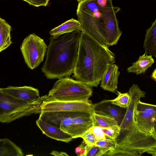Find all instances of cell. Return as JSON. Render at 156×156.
Masks as SVG:
<instances>
[{
    "label": "cell",
    "instance_id": "cell-1",
    "mask_svg": "<svg viewBox=\"0 0 156 156\" xmlns=\"http://www.w3.org/2000/svg\"><path fill=\"white\" fill-rule=\"evenodd\" d=\"M115 62V54L108 48L82 31L73 73L76 79L91 87H97L108 66Z\"/></svg>",
    "mask_w": 156,
    "mask_h": 156
},
{
    "label": "cell",
    "instance_id": "cell-2",
    "mask_svg": "<svg viewBox=\"0 0 156 156\" xmlns=\"http://www.w3.org/2000/svg\"><path fill=\"white\" fill-rule=\"evenodd\" d=\"M120 9L119 7L113 5L101 7L94 0H82L79 2L76 10L82 31L103 46L108 48L106 38L114 40L122 34L116 16Z\"/></svg>",
    "mask_w": 156,
    "mask_h": 156
},
{
    "label": "cell",
    "instance_id": "cell-3",
    "mask_svg": "<svg viewBox=\"0 0 156 156\" xmlns=\"http://www.w3.org/2000/svg\"><path fill=\"white\" fill-rule=\"evenodd\" d=\"M82 31L51 37L42 72L48 79H60L73 73Z\"/></svg>",
    "mask_w": 156,
    "mask_h": 156
},
{
    "label": "cell",
    "instance_id": "cell-4",
    "mask_svg": "<svg viewBox=\"0 0 156 156\" xmlns=\"http://www.w3.org/2000/svg\"><path fill=\"white\" fill-rule=\"evenodd\" d=\"M145 152L156 156V139L138 130L127 132L117 141L115 148L104 156H139Z\"/></svg>",
    "mask_w": 156,
    "mask_h": 156
},
{
    "label": "cell",
    "instance_id": "cell-5",
    "mask_svg": "<svg viewBox=\"0 0 156 156\" xmlns=\"http://www.w3.org/2000/svg\"><path fill=\"white\" fill-rule=\"evenodd\" d=\"M47 96L33 103L14 98L2 92L0 88V122L8 123L23 116L41 112V105Z\"/></svg>",
    "mask_w": 156,
    "mask_h": 156
},
{
    "label": "cell",
    "instance_id": "cell-6",
    "mask_svg": "<svg viewBox=\"0 0 156 156\" xmlns=\"http://www.w3.org/2000/svg\"><path fill=\"white\" fill-rule=\"evenodd\" d=\"M55 83L46 99L62 101H85L92 95L91 87L79 81L62 78Z\"/></svg>",
    "mask_w": 156,
    "mask_h": 156
},
{
    "label": "cell",
    "instance_id": "cell-7",
    "mask_svg": "<svg viewBox=\"0 0 156 156\" xmlns=\"http://www.w3.org/2000/svg\"><path fill=\"white\" fill-rule=\"evenodd\" d=\"M47 48L44 40L34 33L26 37L20 47L25 62L31 69L37 68L43 61Z\"/></svg>",
    "mask_w": 156,
    "mask_h": 156
},
{
    "label": "cell",
    "instance_id": "cell-8",
    "mask_svg": "<svg viewBox=\"0 0 156 156\" xmlns=\"http://www.w3.org/2000/svg\"><path fill=\"white\" fill-rule=\"evenodd\" d=\"M156 106L139 101L134 112V122L140 132L156 139Z\"/></svg>",
    "mask_w": 156,
    "mask_h": 156
},
{
    "label": "cell",
    "instance_id": "cell-9",
    "mask_svg": "<svg viewBox=\"0 0 156 156\" xmlns=\"http://www.w3.org/2000/svg\"><path fill=\"white\" fill-rule=\"evenodd\" d=\"M41 112L83 111L93 112V105L90 100L85 101H62L44 100L41 105Z\"/></svg>",
    "mask_w": 156,
    "mask_h": 156
},
{
    "label": "cell",
    "instance_id": "cell-10",
    "mask_svg": "<svg viewBox=\"0 0 156 156\" xmlns=\"http://www.w3.org/2000/svg\"><path fill=\"white\" fill-rule=\"evenodd\" d=\"M130 100L125 115L119 125L120 133L127 131L138 130L134 120V112L138 102L144 98L146 93L141 90L137 84H133L129 89Z\"/></svg>",
    "mask_w": 156,
    "mask_h": 156
},
{
    "label": "cell",
    "instance_id": "cell-11",
    "mask_svg": "<svg viewBox=\"0 0 156 156\" xmlns=\"http://www.w3.org/2000/svg\"><path fill=\"white\" fill-rule=\"evenodd\" d=\"M39 119L74 136L70 112H41Z\"/></svg>",
    "mask_w": 156,
    "mask_h": 156
},
{
    "label": "cell",
    "instance_id": "cell-12",
    "mask_svg": "<svg viewBox=\"0 0 156 156\" xmlns=\"http://www.w3.org/2000/svg\"><path fill=\"white\" fill-rule=\"evenodd\" d=\"M72 121L74 136L80 137L93 126V112L83 111L70 112Z\"/></svg>",
    "mask_w": 156,
    "mask_h": 156
},
{
    "label": "cell",
    "instance_id": "cell-13",
    "mask_svg": "<svg viewBox=\"0 0 156 156\" xmlns=\"http://www.w3.org/2000/svg\"><path fill=\"white\" fill-rule=\"evenodd\" d=\"M0 90L7 95L29 103L36 102L41 98L38 90L30 86H9L6 88H0Z\"/></svg>",
    "mask_w": 156,
    "mask_h": 156
},
{
    "label": "cell",
    "instance_id": "cell-14",
    "mask_svg": "<svg viewBox=\"0 0 156 156\" xmlns=\"http://www.w3.org/2000/svg\"><path fill=\"white\" fill-rule=\"evenodd\" d=\"M119 67L115 64L109 65L104 72L101 80V87L104 90L115 93L118 88L120 75Z\"/></svg>",
    "mask_w": 156,
    "mask_h": 156
},
{
    "label": "cell",
    "instance_id": "cell-15",
    "mask_svg": "<svg viewBox=\"0 0 156 156\" xmlns=\"http://www.w3.org/2000/svg\"><path fill=\"white\" fill-rule=\"evenodd\" d=\"M36 124L43 134L53 139L68 143L73 139L70 134L39 118L36 121Z\"/></svg>",
    "mask_w": 156,
    "mask_h": 156
},
{
    "label": "cell",
    "instance_id": "cell-16",
    "mask_svg": "<svg viewBox=\"0 0 156 156\" xmlns=\"http://www.w3.org/2000/svg\"><path fill=\"white\" fill-rule=\"evenodd\" d=\"M144 47L145 53L156 57V20L146 30Z\"/></svg>",
    "mask_w": 156,
    "mask_h": 156
},
{
    "label": "cell",
    "instance_id": "cell-17",
    "mask_svg": "<svg viewBox=\"0 0 156 156\" xmlns=\"http://www.w3.org/2000/svg\"><path fill=\"white\" fill-rule=\"evenodd\" d=\"M77 30L82 31L81 24L78 20L72 18L51 30L49 34L53 37H58Z\"/></svg>",
    "mask_w": 156,
    "mask_h": 156
},
{
    "label": "cell",
    "instance_id": "cell-18",
    "mask_svg": "<svg viewBox=\"0 0 156 156\" xmlns=\"http://www.w3.org/2000/svg\"><path fill=\"white\" fill-rule=\"evenodd\" d=\"M94 111L107 115L114 118L118 122L121 119L119 109L111 103L110 100H105L93 105Z\"/></svg>",
    "mask_w": 156,
    "mask_h": 156
},
{
    "label": "cell",
    "instance_id": "cell-19",
    "mask_svg": "<svg viewBox=\"0 0 156 156\" xmlns=\"http://www.w3.org/2000/svg\"><path fill=\"white\" fill-rule=\"evenodd\" d=\"M154 62L152 56L145 53L140 56L136 61L133 63L132 65L128 67L127 70L128 72L133 73L136 75L144 73Z\"/></svg>",
    "mask_w": 156,
    "mask_h": 156
},
{
    "label": "cell",
    "instance_id": "cell-20",
    "mask_svg": "<svg viewBox=\"0 0 156 156\" xmlns=\"http://www.w3.org/2000/svg\"><path fill=\"white\" fill-rule=\"evenodd\" d=\"M22 150L7 138L0 139V156H23Z\"/></svg>",
    "mask_w": 156,
    "mask_h": 156
},
{
    "label": "cell",
    "instance_id": "cell-21",
    "mask_svg": "<svg viewBox=\"0 0 156 156\" xmlns=\"http://www.w3.org/2000/svg\"><path fill=\"white\" fill-rule=\"evenodd\" d=\"M11 27L6 21L0 17V52L12 43L10 32Z\"/></svg>",
    "mask_w": 156,
    "mask_h": 156
},
{
    "label": "cell",
    "instance_id": "cell-22",
    "mask_svg": "<svg viewBox=\"0 0 156 156\" xmlns=\"http://www.w3.org/2000/svg\"><path fill=\"white\" fill-rule=\"evenodd\" d=\"M94 126L107 127L119 125L118 122L112 117L94 111L92 114Z\"/></svg>",
    "mask_w": 156,
    "mask_h": 156
},
{
    "label": "cell",
    "instance_id": "cell-23",
    "mask_svg": "<svg viewBox=\"0 0 156 156\" xmlns=\"http://www.w3.org/2000/svg\"><path fill=\"white\" fill-rule=\"evenodd\" d=\"M118 96L115 99L110 100L113 105L120 107L126 109L128 107L130 100V96L128 93H121L118 91Z\"/></svg>",
    "mask_w": 156,
    "mask_h": 156
},
{
    "label": "cell",
    "instance_id": "cell-24",
    "mask_svg": "<svg viewBox=\"0 0 156 156\" xmlns=\"http://www.w3.org/2000/svg\"><path fill=\"white\" fill-rule=\"evenodd\" d=\"M101 128L102 133L107 139L116 140L120 134L121 129L119 125Z\"/></svg>",
    "mask_w": 156,
    "mask_h": 156
},
{
    "label": "cell",
    "instance_id": "cell-25",
    "mask_svg": "<svg viewBox=\"0 0 156 156\" xmlns=\"http://www.w3.org/2000/svg\"><path fill=\"white\" fill-rule=\"evenodd\" d=\"M116 140L110 139H104L97 141L95 145L100 148L103 152V156L109 151L114 150L116 147Z\"/></svg>",
    "mask_w": 156,
    "mask_h": 156
},
{
    "label": "cell",
    "instance_id": "cell-26",
    "mask_svg": "<svg viewBox=\"0 0 156 156\" xmlns=\"http://www.w3.org/2000/svg\"><path fill=\"white\" fill-rule=\"evenodd\" d=\"M80 137L83 138L86 145L89 146L95 145V143L98 141L94 133L90 130Z\"/></svg>",
    "mask_w": 156,
    "mask_h": 156
},
{
    "label": "cell",
    "instance_id": "cell-27",
    "mask_svg": "<svg viewBox=\"0 0 156 156\" xmlns=\"http://www.w3.org/2000/svg\"><path fill=\"white\" fill-rule=\"evenodd\" d=\"M86 156H103V152L102 149L96 145L89 146L86 144Z\"/></svg>",
    "mask_w": 156,
    "mask_h": 156
},
{
    "label": "cell",
    "instance_id": "cell-28",
    "mask_svg": "<svg viewBox=\"0 0 156 156\" xmlns=\"http://www.w3.org/2000/svg\"><path fill=\"white\" fill-rule=\"evenodd\" d=\"M29 3L30 5L35 7L41 6H46L48 4L50 0H23Z\"/></svg>",
    "mask_w": 156,
    "mask_h": 156
},
{
    "label": "cell",
    "instance_id": "cell-29",
    "mask_svg": "<svg viewBox=\"0 0 156 156\" xmlns=\"http://www.w3.org/2000/svg\"><path fill=\"white\" fill-rule=\"evenodd\" d=\"M98 5L101 7H107L113 5L112 0H94Z\"/></svg>",
    "mask_w": 156,
    "mask_h": 156
},
{
    "label": "cell",
    "instance_id": "cell-30",
    "mask_svg": "<svg viewBox=\"0 0 156 156\" xmlns=\"http://www.w3.org/2000/svg\"><path fill=\"white\" fill-rule=\"evenodd\" d=\"M86 144L85 142L83 141L80 145L81 146V149L79 156H86Z\"/></svg>",
    "mask_w": 156,
    "mask_h": 156
},
{
    "label": "cell",
    "instance_id": "cell-31",
    "mask_svg": "<svg viewBox=\"0 0 156 156\" xmlns=\"http://www.w3.org/2000/svg\"><path fill=\"white\" fill-rule=\"evenodd\" d=\"M50 154L55 156H69L68 154L62 151H53Z\"/></svg>",
    "mask_w": 156,
    "mask_h": 156
},
{
    "label": "cell",
    "instance_id": "cell-32",
    "mask_svg": "<svg viewBox=\"0 0 156 156\" xmlns=\"http://www.w3.org/2000/svg\"><path fill=\"white\" fill-rule=\"evenodd\" d=\"M151 77V78L154 80L155 81H156V69H155L154 71L153 72Z\"/></svg>",
    "mask_w": 156,
    "mask_h": 156
},
{
    "label": "cell",
    "instance_id": "cell-33",
    "mask_svg": "<svg viewBox=\"0 0 156 156\" xmlns=\"http://www.w3.org/2000/svg\"><path fill=\"white\" fill-rule=\"evenodd\" d=\"M81 146L80 145L78 147H76L75 149V153L78 156H79V153L81 150Z\"/></svg>",
    "mask_w": 156,
    "mask_h": 156
},
{
    "label": "cell",
    "instance_id": "cell-34",
    "mask_svg": "<svg viewBox=\"0 0 156 156\" xmlns=\"http://www.w3.org/2000/svg\"><path fill=\"white\" fill-rule=\"evenodd\" d=\"M77 0L78 1H79V2H80V1H81L82 0Z\"/></svg>",
    "mask_w": 156,
    "mask_h": 156
}]
</instances>
